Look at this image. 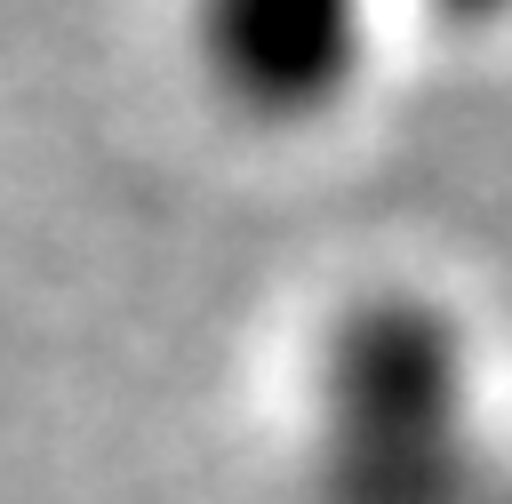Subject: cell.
Instances as JSON below:
<instances>
[{
	"label": "cell",
	"instance_id": "2",
	"mask_svg": "<svg viewBox=\"0 0 512 504\" xmlns=\"http://www.w3.org/2000/svg\"><path fill=\"white\" fill-rule=\"evenodd\" d=\"M360 0H208V56L256 104H320L352 64Z\"/></svg>",
	"mask_w": 512,
	"mask_h": 504
},
{
	"label": "cell",
	"instance_id": "1",
	"mask_svg": "<svg viewBox=\"0 0 512 504\" xmlns=\"http://www.w3.org/2000/svg\"><path fill=\"white\" fill-rule=\"evenodd\" d=\"M312 504H512V456L472 424L440 304L368 296L328 336Z\"/></svg>",
	"mask_w": 512,
	"mask_h": 504
},
{
	"label": "cell",
	"instance_id": "3",
	"mask_svg": "<svg viewBox=\"0 0 512 504\" xmlns=\"http://www.w3.org/2000/svg\"><path fill=\"white\" fill-rule=\"evenodd\" d=\"M456 8H496V0H456Z\"/></svg>",
	"mask_w": 512,
	"mask_h": 504
}]
</instances>
